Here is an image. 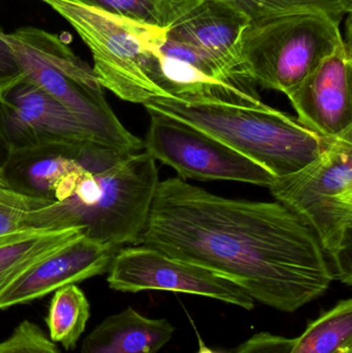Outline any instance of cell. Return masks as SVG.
I'll list each match as a JSON object with an SVG mask.
<instances>
[{
	"label": "cell",
	"instance_id": "6da1fadb",
	"mask_svg": "<svg viewBox=\"0 0 352 353\" xmlns=\"http://www.w3.org/2000/svg\"><path fill=\"white\" fill-rule=\"evenodd\" d=\"M138 244L220 274L280 312L335 280L318 239L278 201L227 199L179 176L157 185Z\"/></svg>",
	"mask_w": 352,
	"mask_h": 353
},
{
	"label": "cell",
	"instance_id": "7a4b0ae2",
	"mask_svg": "<svg viewBox=\"0 0 352 353\" xmlns=\"http://www.w3.org/2000/svg\"><path fill=\"white\" fill-rule=\"evenodd\" d=\"M3 175L19 190L51 201V228H82L120 250L138 245L159 183L156 161L95 141L12 151Z\"/></svg>",
	"mask_w": 352,
	"mask_h": 353
},
{
	"label": "cell",
	"instance_id": "3957f363",
	"mask_svg": "<svg viewBox=\"0 0 352 353\" xmlns=\"http://www.w3.org/2000/svg\"><path fill=\"white\" fill-rule=\"evenodd\" d=\"M144 107L191 124L276 178L303 169L332 141L306 128L297 117L267 105L249 108L154 97Z\"/></svg>",
	"mask_w": 352,
	"mask_h": 353
},
{
	"label": "cell",
	"instance_id": "277c9868",
	"mask_svg": "<svg viewBox=\"0 0 352 353\" xmlns=\"http://www.w3.org/2000/svg\"><path fill=\"white\" fill-rule=\"evenodd\" d=\"M23 74L59 101L95 142L127 153L144 151V141L118 119L94 70L57 34L37 27L6 33Z\"/></svg>",
	"mask_w": 352,
	"mask_h": 353
},
{
	"label": "cell",
	"instance_id": "5b68a950",
	"mask_svg": "<svg viewBox=\"0 0 352 353\" xmlns=\"http://www.w3.org/2000/svg\"><path fill=\"white\" fill-rule=\"evenodd\" d=\"M318 239L334 279L352 283V128L332 139L328 148L295 173L269 186Z\"/></svg>",
	"mask_w": 352,
	"mask_h": 353
},
{
	"label": "cell",
	"instance_id": "8992f818",
	"mask_svg": "<svg viewBox=\"0 0 352 353\" xmlns=\"http://www.w3.org/2000/svg\"><path fill=\"white\" fill-rule=\"evenodd\" d=\"M339 22L322 12L250 22L239 43L246 74L254 84L287 95L344 41Z\"/></svg>",
	"mask_w": 352,
	"mask_h": 353
},
{
	"label": "cell",
	"instance_id": "52a82bcc",
	"mask_svg": "<svg viewBox=\"0 0 352 353\" xmlns=\"http://www.w3.org/2000/svg\"><path fill=\"white\" fill-rule=\"evenodd\" d=\"M61 16L92 54L103 88L122 101L144 105L163 92L150 78L153 46L163 30L145 26L74 0H41Z\"/></svg>",
	"mask_w": 352,
	"mask_h": 353
},
{
	"label": "cell",
	"instance_id": "ba28073f",
	"mask_svg": "<svg viewBox=\"0 0 352 353\" xmlns=\"http://www.w3.org/2000/svg\"><path fill=\"white\" fill-rule=\"evenodd\" d=\"M150 78L163 97L189 103L264 108L251 79L212 54L161 31Z\"/></svg>",
	"mask_w": 352,
	"mask_h": 353
},
{
	"label": "cell",
	"instance_id": "9c48e42d",
	"mask_svg": "<svg viewBox=\"0 0 352 353\" xmlns=\"http://www.w3.org/2000/svg\"><path fill=\"white\" fill-rule=\"evenodd\" d=\"M144 150L173 168L182 180H227L270 186L276 176L227 145L173 116L147 111Z\"/></svg>",
	"mask_w": 352,
	"mask_h": 353
},
{
	"label": "cell",
	"instance_id": "30bf717a",
	"mask_svg": "<svg viewBox=\"0 0 352 353\" xmlns=\"http://www.w3.org/2000/svg\"><path fill=\"white\" fill-rule=\"evenodd\" d=\"M107 281L117 292L163 290L206 296L245 310L256 306L247 292L225 276L142 244L123 247L116 253Z\"/></svg>",
	"mask_w": 352,
	"mask_h": 353
},
{
	"label": "cell",
	"instance_id": "8fae6325",
	"mask_svg": "<svg viewBox=\"0 0 352 353\" xmlns=\"http://www.w3.org/2000/svg\"><path fill=\"white\" fill-rule=\"evenodd\" d=\"M0 103L12 151L52 143L94 141L59 101L25 76L0 90Z\"/></svg>",
	"mask_w": 352,
	"mask_h": 353
},
{
	"label": "cell",
	"instance_id": "7c38bea8",
	"mask_svg": "<svg viewBox=\"0 0 352 353\" xmlns=\"http://www.w3.org/2000/svg\"><path fill=\"white\" fill-rule=\"evenodd\" d=\"M351 46L344 41L287 93L304 126L330 140L351 130Z\"/></svg>",
	"mask_w": 352,
	"mask_h": 353
},
{
	"label": "cell",
	"instance_id": "4fadbf2b",
	"mask_svg": "<svg viewBox=\"0 0 352 353\" xmlns=\"http://www.w3.org/2000/svg\"><path fill=\"white\" fill-rule=\"evenodd\" d=\"M118 251L84 234L10 284L0 294V310L27 304L64 286L107 273Z\"/></svg>",
	"mask_w": 352,
	"mask_h": 353
},
{
	"label": "cell",
	"instance_id": "5bb4252c",
	"mask_svg": "<svg viewBox=\"0 0 352 353\" xmlns=\"http://www.w3.org/2000/svg\"><path fill=\"white\" fill-rule=\"evenodd\" d=\"M249 23V19L229 2L205 0L165 31L246 74L240 58L239 43Z\"/></svg>",
	"mask_w": 352,
	"mask_h": 353
},
{
	"label": "cell",
	"instance_id": "9a60e30c",
	"mask_svg": "<svg viewBox=\"0 0 352 353\" xmlns=\"http://www.w3.org/2000/svg\"><path fill=\"white\" fill-rule=\"evenodd\" d=\"M172 323L132 308L103 319L82 343L80 353H158L173 338Z\"/></svg>",
	"mask_w": 352,
	"mask_h": 353
},
{
	"label": "cell",
	"instance_id": "2e32d148",
	"mask_svg": "<svg viewBox=\"0 0 352 353\" xmlns=\"http://www.w3.org/2000/svg\"><path fill=\"white\" fill-rule=\"evenodd\" d=\"M84 234V228L76 226H30L0 234V294L27 270Z\"/></svg>",
	"mask_w": 352,
	"mask_h": 353
},
{
	"label": "cell",
	"instance_id": "e0dca14e",
	"mask_svg": "<svg viewBox=\"0 0 352 353\" xmlns=\"http://www.w3.org/2000/svg\"><path fill=\"white\" fill-rule=\"evenodd\" d=\"M107 14L167 30L205 0H74Z\"/></svg>",
	"mask_w": 352,
	"mask_h": 353
},
{
	"label": "cell",
	"instance_id": "ac0fdd59",
	"mask_svg": "<svg viewBox=\"0 0 352 353\" xmlns=\"http://www.w3.org/2000/svg\"><path fill=\"white\" fill-rule=\"evenodd\" d=\"M54 292L45 316L50 339L66 350H74L90 319V304L76 284Z\"/></svg>",
	"mask_w": 352,
	"mask_h": 353
},
{
	"label": "cell",
	"instance_id": "d6986e66",
	"mask_svg": "<svg viewBox=\"0 0 352 353\" xmlns=\"http://www.w3.org/2000/svg\"><path fill=\"white\" fill-rule=\"evenodd\" d=\"M352 345V300H342L309 323L291 353H338Z\"/></svg>",
	"mask_w": 352,
	"mask_h": 353
},
{
	"label": "cell",
	"instance_id": "ffe728a7",
	"mask_svg": "<svg viewBox=\"0 0 352 353\" xmlns=\"http://www.w3.org/2000/svg\"><path fill=\"white\" fill-rule=\"evenodd\" d=\"M51 201L17 189L0 172V234L20 228H49Z\"/></svg>",
	"mask_w": 352,
	"mask_h": 353
},
{
	"label": "cell",
	"instance_id": "44dd1931",
	"mask_svg": "<svg viewBox=\"0 0 352 353\" xmlns=\"http://www.w3.org/2000/svg\"><path fill=\"white\" fill-rule=\"evenodd\" d=\"M245 14L250 22L299 12H322L340 21L351 14L352 0H223Z\"/></svg>",
	"mask_w": 352,
	"mask_h": 353
},
{
	"label": "cell",
	"instance_id": "7402d4cb",
	"mask_svg": "<svg viewBox=\"0 0 352 353\" xmlns=\"http://www.w3.org/2000/svg\"><path fill=\"white\" fill-rule=\"evenodd\" d=\"M0 353H61L43 330L29 321H24L12 335L0 342Z\"/></svg>",
	"mask_w": 352,
	"mask_h": 353
},
{
	"label": "cell",
	"instance_id": "603a6c76",
	"mask_svg": "<svg viewBox=\"0 0 352 353\" xmlns=\"http://www.w3.org/2000/svg\"><path fill=\"white\" fill-rule=\"evenodd\" d=\"M298 338L260 332L244 342L231 353H291Z\"/></svg>",
	"mask_w": 352,
	"mask_h": 353
},
{
	"label": "cell",
	"instance_id": "cb8c5ba5",
	"mask_svg": "<svg viewBox=\"0 0 352 353\" xmlns=\"http://www.w3.org/2000/svg\"><path fill=\"white\" fill-rule=\"evenodd\" d=\"M24 76L22 68L6 41V33L0 28V90Z\"/></svg>",
	"mask_w": 352,
	"mask_h": 353
},
{
	"label": "cell",
	"instance_id": "d4e9b609",
	"mask_svg": "<svg viewBox=\"0 0 352 353\" xmlns=\"http://www.w3.org/2000/svg\"><path fill=\"white\" fill-rule=\"evenodd\" d=\"M12 147L8 143V138L4 132L3 121H2L1 103H0V172L3 171L4 167L8 163L10 155H12Z\"/></svg>",
	"mask_w": 352,
	"mask_h": 353
},
{
	"label": "cell",
	"instance_id": "484cf974",
	"mask_svg": "<svg viewBox=\"0 0 352 353\" xmlns=\"http://www.w3.org/2000/svg\"><path fill=\"white\" fill-rule=\"evenodd\" d=\"M196 335H198V352L196 353H219L214 352V350L208 347V346L206 345V343H205L204 340L202 339V337L198 335V333H196Z\"/></svg>",
	"mask_w": 352,
	"mask_h": 353
},
{
	"label": "cell",
	"instance_id": "4316f807",
	"mask_svg": "<svg viewBox=\"0 0 352 353\" xmlns=\"http://www.w3.org/2000/svg\"><path fill=\"white\" fill-rule=\"evenodd\" d=\"M338 353H352V345L346 346V347L342 348Z\"/></svg>",
	"mask_w": 352,
	"mask_h": 353
}]
</instances>
